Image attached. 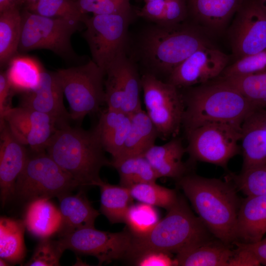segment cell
<instances>
[{
	"mask_svg": "<svg viewBox=\"0 0 266 266\" xmlns=\"http://www.w3.org/2000/svg\"><path fill=\"white\" fill-rule=\"evenodd\" d=\"M178 184L203 224L218 240L231 245L236 241L238 213L241 200L228 181L186 174Z\"/></svg>",
	"mask_w": 266,
	"mask_h": 266,
	"instance_id": "cell-1",
	"label": "cell"
},
{
	"mask_svg": "<svg viewBox=\"0 0 266 266\" xmlns=\"http://www.w3.org/2000/svg\"><path fill=\"white\" fill-rule=\"evenodd\" d=\"M45 151L81 187L94 186L100 179L101 168L111 165L94 129L85 130L69 125L57 128Z\"/></svg>",
	"mask_w": 266,
	"mask_h": 266,
	"instance_id": "cell-2",
	"label": "cell"
},
{
	"mask_svg": "<svg viewBox=\"0 0 266 266\" xmlns=\"http://www.w3.org/2000/svg\"><path fill=\"white\" fill-rule=\"evenodd\" d=\"M167 211L148 233L133 236L125 258L134 261L153 251L177 254L210 240L211 233L192 212L183 198L178 197L176 203Z\"/></svg>",
	"mask_w": 266,
	"mask_h": 266,
	"instance_id": "cell-3",
	"label": "cell"
},
{
	"mask_svg": "<svg viewBox=\"0 0 266 266\" xmlns=\"http://www.w3.org/2000/svg\"><path fill=\"white\" fill-rule=\"evenodd\" d=\"M183 96L182 126L186 132L208 123L241 126L257 109L238 91L219 79L192 88Z\"/></svg>",
	"mask_w": 266,
	"mask_h": 266,
	"instance_id": "cell-4",
	"label": "cell"
},
{
	"mask_svg": "<svg viewBox=\"0 0 266 266\" xmlns=\"http://www.w3.org/2000/svg\"><path fill=\"white\" fill-rule=\"evenodd\" d=\"M210 45L196 28L180 24L150 28L144 34L141 44L148 65L155 71L168 75L196 51Z\"/></svg>",
	"mask_w": 266,
	"mask_h": 266,
	"instance_id": "cell-5",
	"label": "cell"
},
{
	"mask_svg": "<svg viewBox=\"0 0 266 266\" xmlns=\"http://www.w3.org/2000/svg\"><path fill=\"white\" fill-rule=\"evenodd\" d=\"M78 187V182L45 150L32 151L17 179L14 197L29 203L38 199L58 198Z\"/></svg>",
	"mask_w": 266,
	"mask_h": 266,
	"instance_id": "cell-6",
	"label": "cell"
},
{
	"mask_svg": "<svg viewBox=\"0 0 266 266\" xmlns=\"http://www.w3.org/2000/svg\"><path fill=\"white\" fill-rule=\"evenodd\" d=\"M22 29L18 52L47 49L65 60H77L71 43L72 35L84 23L75 20L50 18L25 9L21 12Z\"/></svg>",
	"mask_w": 266,
	"mask_h": 266,
	"instance_id": "cell-7",
	"label": "cell"
},
{
	"mask_svg": "<svg viewBox=\"0 0 266 266\" xmlns=\"http://www.w3.org/2000/svg\"><path fill=\"white\" fill-rule=\"evenodd\" d=\"M56 72L69 104L72 120L83 119L97 112L105 103V74L93 61L58 69Z\"/></svg>",
	"mask_w": 266,
	"mask_h": 266,
	"instance_id": "cell-8",
	"label": "cell"
},
{
	"mask_svg": "<svg viewBox=\"0 0 266 266\" xmlns=\"http://www.w3.org/2000/svg\"><path fill=\"white\" fill-rule=\"evenodd\" d=\"M141 88L145 111L159 137H176L182 125L185 111L183 96L179 88L150 73L142 76Z\"/></svg>",
	"mask_w": 266,
	"mask_h": 266,
	"instance_id": "cell-9",
	"label": "cell"
},
{
	"mask_svg": "<svg viewBox=\"0 0 266 266\" xmlns=\"http://www.w3.org/2000/svg\"><path fill=\"white\" fill-rule=\"evenodd\" d=\"M186 151L191 159L227 166L240 152L241 126L224 123H208L186 132Z\"/></svg>",
	"mask_w": 266,
	"mask_h": 266,
	"instance_id": "cell-10",
	"label": "cell"
},
{
	"mask_svg": "<svg viewBox=\"0 0 266 266\" xmlns=\"http://www.w3.org/2000/svg\"><path fill=\"white\" fill-rule=\"evenodd\" d=\"M131 10L120 13L93 15L84 22V37L93 61L105 73L114 60L124 52ZM105 74V73H104Z\"/></svg>",
	"mask_w": 266,
	"mask_h": 266,
	"instance_id": "cell-11",
	"label": "cell"
},
{
	"mask_svg": "<svg viewBox=\"0 0 266 266\" xmlns=\"http://www.w3.org/2000/svg\"><path fill=\"white\" fill-rule=\"evenodd\" d=\"M132 238L128 230L111 233L88 227L59 236L58 241L64 250L94 256L101 265L125 258Z\"/></svg>",
	"mask_w": 266,
	"mask_h": 266,
	"instance_id": "cell-12",
	"label": "cell"
},
{
	"mask_svg": "<svg viewBox=\"0 0 266 266\" xmlns=\"http://www.w3.org/2000/svg\"><path fill=\"white\" fill-rule=\"evenodd\" d=\"M105 103L107 108L132 114L141 108V77L125 51L120 54L105 71Z\"/></svg>",
	"mask_w": 266,
	"mask_h": 266,
	"instance_id": "cell-13",
	"label": "cell"
},
{
	"mask_svg": "<svg viewBox=\"0 0 266 266\" xmlns=\"http://www.w3.org/2000/svg\"><path fill=\"white\" fill-rule=\"evenodd\" d=\"M229 37L236 60L266 49V13L257 0H246L240 7Z\"/></svg>",
	"mask_w": 266,
	"mask_h": 266,
	"instance_id": "cell-14",
	"label": "cell"
},
{
	"mask_svg": "<svg viewBox=\"0 0 266 266\" xmlns=\"http://www.w3.org/2000/svg\"><path fill=\"white\" fill-rule=\"evenodd\" d=\"M229 60L228 55L211 45L204 46L176 67L167 82L178 88L207 83L221 75Z\"/></svg>",
	"mask_w": 266,
	"mask_h": 266,
	"instance_id": "cell-15",
	"label": "cell"
},
{
	"mask_svg": "<svg viewBox=\"0 0 266 266\" xmlns=\"http://www.w3.org/2000/svg\"><path fill=\"white\" fill-rule=\"evenodd\" d=\"M4 120L16 138L32 151L45 150L50 137L57 129L48 115L35 110L19 106L9 107L0 117Z\"/></svg>",
	"mask_w": 266,
	"mask_h": 266,
	"instance_id": "cell-16",
	"label": "cell"
},
{
	"mask_svg": "<svg viewBox=\"0 0 266 266\" xmlns=\"http://www.w3.org/2000/svg\"><path fill=\"white\" fill-rule=\"evenodd\" d=\"M64 92L56 71L43 68L38 86L33 90L21 94L20 105L48 115L57 129L69 125L71 119L64 103Z\"/></svg>",
	"mask_w": 266,
	"mask_h": 266,
	"instance_id": "cell-17",
	"label": "cell"
},
{
	"mask_svg": "<svg viewBox=\"0 0 266 266\" xmlns=\"http://www.w3.org/2000/svg\"><path fill=\"white\" fill-rule=\"evenodd\" d=\"M0 201L3 207L14 198L17 179L23 169L29 153L25 145L12 134L4 120L0 122Z\"/></svg>",
	"mask_w": 266,
	"mask_h": 266,
	"instance_id": "cell-18",
	"label": "cell"
},
{
	"mask_svg": "<svg viewBox=\"0 0 266 266\" xmlns=\"http://www.w3.org/2000/svg\"><path fill=\"white\" fill-rule=\"evenodd\" d=\"M242 171L266 164V108L256 109L241 126Z\"/></svg>",
	"mask_w": 266,
	"mask_h": 266,
	"instance_id": "cell-19",
	"label": "cell"
},
{
	"mask_svg": "<svg viewBox=\"0 0 266 266\" xmlns=\"http://www.w3.org/2000/svg\"><path fill=\"white\" fill-rule=\"evenodd\" d=\"M266 233V195L247 196L241 200L238 213L236 241L256 243Z\"/></svg>",
	"mask_w": 266,
	"mask_h": 266,
	"instance_id": "cell-20",
	"label": "cell"
},
{
	"mask_svg": "<svg viewBox=\"0 0 266 266\" xmlns=\"http://www.w3.org/2000/svg\"><path fill=\"white\" fill-rule=\"evenodd\" d=\"M246 0H186L188 11L208 30L220 33Z\"/></svg>",
	"mask_w": 266,
	"mask_h": 266,
	"instance_id": "cell-21",
	"label": "cell"
},
{
	"mask_svg": "<svg viewBox=\"0 0 266 266\" xmlns=\"http://www.w3.org/2000/svg\"><path fill=\"white\" fill-rule=\"evenodd\" d=\"M131 122V114L121 110L107 108L100 115L94 129L104 150L112 160L120 155L128 136Z\"/></svg>",
	"mask_w": 266,
	"mask_h": 266,
	"instance_id": "cell-22",
	"label": "cell"
},
{
	"mask_svg": "<svg viewBox=\"0 0 266 266\" xmlns=\"http://www.w3.org/2000/svg\"><path fill=\"white\" fill-rule=\"evenodd\" d=\"M62 216L59 236L81 229L94 227L100 212L91 205L83 190L67 194L58 198Z\"/></svg>",
	"mask_w": 266,
	"mask_h": 266,
	"instance_id": "cell-23",
	"label": "cell"
},
{
	"mask_svg": "<svg viewBox=\"0 0 266 266\" xmlns=\"http://www.w3.org/2000/svg\"><path fill=\"white\" fill-rule=\"evenodd\" d=\"M187 152L181 139L176 137L161 145H154L144 154L159 178L177 180L186 175L187 167L182 160Z\"/></svg>",
	"mask_w": 266,
	"mask_h": 266,
	"instance_id": "cell-24",
	"label": "cell"
},
{
	"mask_svg": "<svg viewBox=\"0 0 266 266\" xmlns=\"http://www.w3.org/2000/svg\"><path fill=\"white\" fill-rule=\"evenodd\" d=\"M23 220L28 232L40 239L58 233L62 221L59 208L46 198L29 202Z\"/></svg>",
	"mask_w": 266,
	"mask_h": 266,
	"instance_id": "cell-25",
	"label": "cell"
},
{
	"mask_svg": "<svg viewBox=\"0 0 266 266\" xmlns=\"http://www.w3.org/2000/svg\"><path fill=\"white\" fill-rule=\"evenodd\" d=\"M233 254L230 245L210 240L177 254L174 266H228Z\"/></svg>",
	"mask_w": 266,
	"mask_h": 266,
	"instance_id": "cell-26",
	"label": "cell"
},
{
	"mask_svg": "<svg viewBox=\"0 0 266 266\" xmlns=\"http://www.w3.org/2000/svg\"><path fill=\"white\" fill-rule=\"evenodd\" d=\"M158 132L146 111L141 109L131 114L130 129L123 150L116 160L125 157L144 155L155 145Z\"/></svg>",
	"mask_w": 266,
	"mask_h": 266,
	"instance_id": "cell-27",
	"label": "cell"
},
{
	"mask_svg": "<svg viewBox=\"0 0 266 266\" xmlns=\"http://www.w3.org/2000/svg\"><path fill=\"white\" fill-rule=\"evenodd\" d=\"M24 220L6 217L0 218V258L10 264L21 263L26 254Z\"/></svg>",
	"mask_w": 266,
	"mask_h": 266,
	"instance_id": "cell-28",
	"label": "cell"
},
{
	"mask_svg": "<svg viewBox=\"0 0 266 266\" xmlns=\"http://www.w3.org/2000/svg\"><path fill=\"white\" fill-rule=\"evenodd\" d=\"M94 186L100 192V210L112 224L123 223L133 199L129 188L112 185L101 179Z\"/></svg>",
	"mask_w": 266,
	"mask_h": 266,
	"instance_id": "cell-29",
	"label": "cell"
},
{
	"mask_svg": "<svg viewBox=\"0 0 266 266\" xmlns=\"http://www.w3.org/2000/svg\"><path fill=\"white\" fill-rule=\"evenodd\" d=\"M22 29L19 7L10 8L0 12V65H8L18 52Z\"/></svg>",
	"mask_w": 266,
	"mask_h": 266,
	"instance_id": "cell-30",
	"label": "cell"
},
{
	"mask_svg": "<svg viewBox=\"0 0 266 266\" xmlns=\"http://www.w3.org/2000/svg\"><path fill=\"white\" fill-rule=\"evenodd\" d=\"M6 73L13 93L23 94L35 89L39 85L43 68L26 57L16 56L9 63Z\"/></svg>",
	"mask_w": 266,
	"mask_h": 266,
	"instance_id": "cell-31",
	"label": "cell"
},
{
	"mask_svg": "<svg viewBox=\"0 0 266 266\" xmlns=\"http://www.w3.org/2000/svg\"><path fill=\"white\" fill-rule=\"evenodd\" d=\"M111 166L119 173L120 184L128 188L140 183L156 182L159 178L144 155L112 160Z\"/></svg>",
	"mask_w": 266,
	"mask_h": 266,
	"instance_id": "cell-32",
	"label": "cell"
},
{
	"mask_svg": "<svg viewBox=\"0 0 266 266\" xmlns=\"http://www.w3.org/2000/svg\"><path fill=\"white\" fill-rule=\"evenodd\" d=\"M218 79L236 89L256 109L266 108V70Z\"/></svg>",
	"mask_w": 266,
	"mask_h": 266,
	"instance_id": "cell-33",
	"label": "cell"
},
{
	"mask_svg": "<svg viewBox=\"0 0 266 266\" xmlns=\"http://www.w3.org/2000/svg\"><path fill=\"white\" fill-rule=\"evenodd\" d=\"M129 188L133 199L154 206L164 208L167 211L176 203L178 199L174 190L161 186L156 182L140 183Z\"/></svg>",
	"mask_w": 266,
	"mask_h": 266,
	"instance_id": "cell-34",
	"label": "cell"
},
{
	"mask_svg": "<svg viewBox=\"0 0 266 266\" xmlns=\"http://www.w3.org/2000/svg\"><path fill=\"white\" fill-rule=\"evenodd\" d=\"M25 9L43 16L75 20L83 23L88 17L82 12L77 0H38Z\"/></svg>",
	"mask_w": 266,
	"mask_h": 266,
	"instance_id": "cell-35",
	"label": "cell"
},
{
	"mask_svg": "<svg viewBox=\"0 0 266 266\" xmlns=\"http://www.w3.org/2000/svg\"><path fill=\"white\" fill-rule=\"evenodd\" d=\"M160 220L159 213L155 206L140 202L130 206L124 223L133 236L139 237L150 232Z\"/></svg>",
	"mask_w": 266,
	"mask_h": 266,
	"instance_id": "cell-36",
	"label": "cell"
},
{
	"mask_svg": "<svg viewBox=\"0 0 266 266\" xmlns=\"http://www.w3.org/2000/svg\"><path fill=\"white\" fill-rule=\"evenodd\" d=\"M236 188L246 196L266 195V164L232 176Z\"/></svg>",
	"mask_w": 266,
	"mask_h": 266,
	"instance_id": "cell-37",
	"label": "cell"
},
{
	"mask_svg": "<svg viewBox=\"0 0 266 266\" xmlns=\"http://www.w3.org/2000/svg\"><path fill=\"white\" fill-rule=\"evenodd\" d=\"M58 240L50 237L41 239L26 266H60V260L64 252Z\"/></svg>",
	"mask_w": 266,
	"mask_h": 266,
	"instance_id": "cell-38",
	"label": "cell"
},
{
	"mask_svg": "<svg viewBox=\"0 0 266 266\" xmlns=\"http://www.w3.org/2000/svg\"><path fill=\"white\" fill-rule=\"evenodd\" d=\"M266 70V49L235 60L224 70L221 77L246 75Z\"/></svg>",
	"mask_w": 266,
	"mask_h": 266,
	"instance_id": "cell-39",
	"label": "cell"
},
{
	"mask_svg": "<svg viewBox=\"0 0 266 266\" xmlns=\"http://www.w3.org/2000/svg\"><path fill=\"white\" fill-rule=\"evenodd\" d=\"M77 0L80 9L85 14H110L131 10L130 0Z\"/></svg>",
	"mask_w": 266,
	"mask_h": 266,
	"instance_id": "cell-40",
	"label": "cell"
},
{
	"mask_svg": "<svg viewBox=\"0 0 266 266\" xmlns=\"http://www.w3.org/2000/svg\"><path fill=\"white\" fill-rule=\"evenodd\" d=\"M188 12L186 0H166L163 18L158 24L171 26L180 24Z\"/></svg>",
	"mask_w": 266,
	"mask_h": 266,
	"instance_id": "cell-41",
	"label": "cell"
},
{
	"mask_svg": "<svg viewBox=\"0 0 266 266\" xmlns=\"http://www.w3.org/2000/svg\"><path fill=\"white\" fill-rule=\"evenodd\" d=\"M236 249L230 258L228 266H258L261 263L255 254L238 241L233 243Z\"/></svg>",
	"mask_w": 266,
	"mask_h": 266,
	"instance_id": "cell-42",
	"label": "cell"
},
{
	"mask_svg": "<svg viewBox=\"0 0 266 266\" xmlns=\"http://www.w3.org/2000/svg\"><path fill=\"white\" fill-rule=\"evenodd\" d=\"M170 254L161 251H153L143 254L134 261L139 266H174L173 259Z\"/></svg>",
	"mask_w": 266,
	"mask_h": 266,
	"instance_id": "cell-43",
	"label": "cell"
},
{
	"mask_svg": "<svg viewBox=\"0 0 266 266\" xmlns=\"http://www.w3.org/2000/svg\"><path fill=\"white\" fill-rule=\"evenodd\" d=\"M145 3L137 11L138 15L159 23L164 15L166 0H154Z\"/></svg>",
	"mask_w": 266,
	"mask_h": 266,
	"instance_id": "cell-44",
	"label": "cell"
},
{
	"mask_svg": "<svg viewBox=\"0 0 266 266\" xmlns=\"http://www.w3.org/2000/svg\"><path fill=\"white\" fill-rule=\"evenodd\" d=\"M12 94L13 93L6 71H1L0 73V117L2 116L6 108L10 107L7 105V102Z\"/></svg>",
	"mask_w": 266,
	"mask_h": 266,
	"instance_id": "cell-45",
	"label": "cell"
},
{
	"mask_svg": "<svg viewBox=\"0 0 266 266\" xmlns=\"http://www.w3.org/2000/svg\"><path fill=\"white\" fill-rule=\"evenodd\" d=\"M239 242L252 252L257 257L261 264L266 266V238L254 243Z\"/></svg>",
	"mask_w": 266,
	"mask_h": 266,
	"instance_id": "cell-46",
	"label": "cell"
},
{
	"mask_svg": "<svg viewBox=\"0 0 266 266\" xmlns=\"http://www.w3.org/2000/svg\"><path fill=\"white\" fill-rule=\"evenodd\" d=\"M24 4V0H0V12Z\"/></svg>",
	"mask_w": 266,
	"mask_h": 266,
	"instance_id": "cell-47",
	"label": "cell"
},
{
	"mask_svg": "<svg viewBox=\"0 0 266 266\" xmlns=\"http://www.w3.org/2000/svg\"><path fill=\"white\" fill-rule=\"evenodd\" d=\"M261 7L266 13V0H257Z\"/></svg>",
	"mask_w": 266,
	"mask_h": 266,
	"instance_id": "cell-48",
	"label": "cell"
},
{
	"mask_svg": "<svg viewBox=\"0 0 266 266\" xmlns=\"http://www.w3.org/2000/svg\"><path fill=\"white\" fill-rule=\"evenodd\" d=\"M38 0H24V4L26 5L25 8H27L37 2Z\"/></svg>",
	"mask_w": 266,
	"mask_h": 266,
	"instance_id": "cell-49",
	"label": "cell"
},
{
	"mask_svg": "<svg viewBox=\"0 0 266 266\" xmlns=\"http://www.w3.org/2000/svg\"><path fill=\"white\" fill-rule=\"evenodd\" d=\"M9 263L6 260L0 258V266H9Z\"/></svg>",
	"mask_w": 266,
	"mask_h": 266,
	"instance_id": "cell-50",
	"label": "cell"
}]
</instances>
